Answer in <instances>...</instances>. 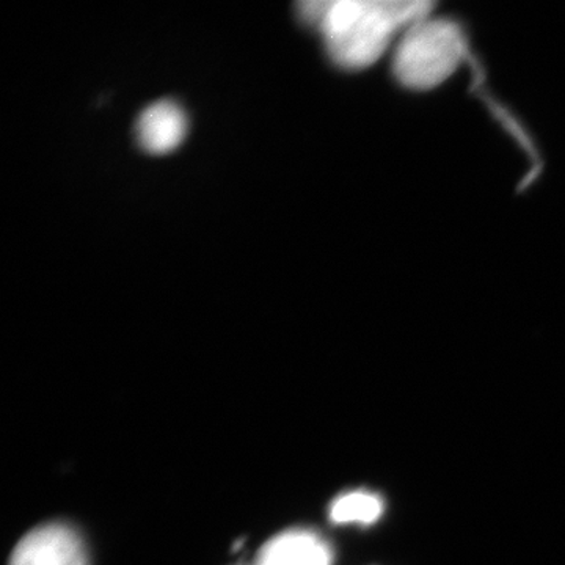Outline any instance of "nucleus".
I'll list each match as a JSON object with an SVG mask.
<instances>
[{
  "label": "nucleus",
  "instance_id": "1",
  "mask_svg": "<svg viewBox=\"0 0 565 565\" xmlns=\"http://www.w3.org/2000/svg\"><path fill=\"white\" fill-rule=\"evenodd\" d=\"M433 7L412 0H327L318 31L333 63L363 70L385 54L397 33L430 17Z\"/></svg>",
  "mask_w": 565,
  "mask_h": 565
},
{
  "label": "nucleus",
  "instance_id": "6",
  "mask_svg": "<svg viewBox=\"0 0 565 565\" xmlns=\"http://www.w3.org/2000/svg\"><path fill=\"white\" fill-rule=\"evenodd\" d=\"M382 514V501L370 493H349L338 498L330 509V519L334 523H370Z\"/></svg>",
  "mask_w": 565,
  "mask_h": 565
},
{
  "label": "nucleus",
  "instance_id": "2",
  "mask_svg": "<svg viewBox=\"0 0 565 565\" xmlns=\"http://www.w3.org/2000/svg\"><path fill=\"white\" fill-rule=\"evenodd\" d=\"M467 54L462 29L427 17L404 32L394 54L396 79L412 90H430L456 73Z\"/></svg>",
  "mask_w": 565,
  "mask_h": 565
},
{
  "label": "nucleus",
  "instance_id": "4",
  "mask_svg": "<svg viewBox=\"0 0 565 565\" xmlns=\"http://www.w3.org/2000/svg\"><path fill=\"white\" fill-rule=\"evenodd\" d=\"M188 129V117L177 103L159 102L141 111L137 140L141 150L150 154H169L180 148Z\"/></svg>",
  "mask_w": 565,
  "mask_h": 565
},
{
  "label": "nucleus",
  "instance_id": "5",
  "mask_svg": "<svg viewBox=\"0 0 565 565\" xmlns=\"http://www.w3.org/2000/svg\"><path fill=\"white\" fill-rule=\"evenodd\" d=\"M255 565H332V552L310 531H288L259 550Z\"/></svg>",
  "mask_w": 565,
  "mask_h": 565
},
{
  "label": "nucleus",
  "instance_id": "3",
  "mask_svg": "<svg viewBox=\"0 0 565 565\" xmlns=\"http://www.w3.org/2000/svg\"><path fill=\"white\" fill-rule=\"evenodd\" d=\"M10 565H88V559L76 530L65 523H47L21 539Z\"/></svg>",
  "mask_w": 565,
  "mask_h": 565
}]
</instances>
